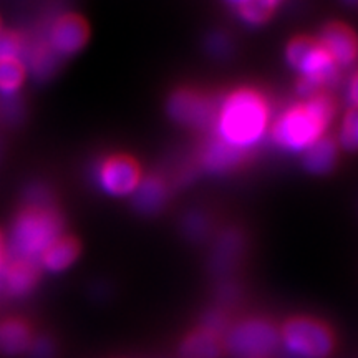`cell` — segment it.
I'll return each instance as SVG.
<instances>
[{"label": "cell", "instance_id": "6", "mask_svg": "<svg viewBox=\"0 0 358 358\" xmlns=\"http://www.w3.org/2000/svg\"><path fill=\"white\" fill-rule=\"evenodd\" d=\"M214 98L209 93L194 87L174 90L168 100V113L174 122L192 129H204L217 120Z\"/></svg>", "mask_w": 358, "mask_h": 358}, {"label": "cell", "instance_id": "9", "mask_svg": "<svg viewBox=\"0 0 358 358\" xmlns=\"http://www.w3.org/2000/svg\"><path fill=\"white\" fill-rule=\"evenodd\" d=\"M338 69L350 66L358 58V35L343 22H329L317 37Z\"/></svg>", "mask_w": 358, "mask_h": 358}, {"label": "cell", "instance_id": "20", "mask_svg": "<svg viewBox=\"0 0 358 358\" xmlns=\"http://www.w3.org/2000/svg\"><path fill=\"white\" fill-rule=\"evenodd\" d=\"M24 50V37L15 30L0 32V58H19Z\"/></svg>", "mask_w": 358, "mask_h": 358}, {"label": "cell", "instance_id": "15", "mask_svg": "<svg viewBox=\"0 0 358 358\" xmlns=\"http://www.w3.org/2000/svg\"><path fill=\"white\" fill-rule=\"evenodd\" d=\"M32 329L22 319L0 322V352L6 355H20L32 345Z\"/></svg>", "mask_w": 358, "mask_h": 358}, {"label": "cell", "instance_id": "23", "mask_svg": "<svg viewBox=\"0 0 358 358\" xmlns=\"http://www.w3.org/2000/svg\"><path fill=\"white\" fill-rule=\"evenodd\" d=\"M348 100L352 106H358V69L353 71L350 83H348Z\"/></svg>", "mask_w": 358, "mask_h": 358}, {"label": "cell", "instance_id": "8", "mask_svg": "<svg viewBox=\"0 0 358 358\" xmlns=\"http://www.w3.org/2000/svg\"><path fill=\"white\" fill-rule=\"evenodd\" d=\"M92 29L80 13H64L55 20L50 32V47L58 55H73L88 43Z\"/></svg>", "mask_w": 358, "mask_h": 358}, {"label": "cell", "instance_id": "13", "mask_svg": "<svg viewBox=\"0 0 358 358\" xmlns=\"http://www.w3.org/2000/svg\"><path fill=\"white\" fill-rule=\"evenodd\" d=\"M222 352V335L214 334L203 327L187 334L179 345V358H219Z\"/></svg>", "mask_w": 358, "mask_h": 358}, {"label": "cell", "instance_id": "22", "mask_svg": "<svg viewBox=\"0 0 358 358\" xmlns=\"http://www.w3.org/2000/svg\"><path fill=\"white\" fill-rule=\"evenodd\" d=\"M34 358H50L53 355V343L48 338L32 340V345L29 348Z\"/></svg>", "mask_w": 358, "mask_h": 358}, {"label": "cell", "instance_id": "4", "mask_svg": "<svg viewBox=\"0 0 358 358\" xmlns=\"http://www.w3.org/2000/svg\"><path fill=\"white\" fill-rule=\"evenodd\" d=\"M279 334L280 345L290 358H327L335 347L332 329L313 317H292Z\"/></svg>", "mask_w": 358, "mask_h": 358}, {"label": "cell", "instance_id": "12", "mask_svg": "<svg viewBox=\"0 0 358 358\" xmlns=\"http://www.w3.org/2000/svg\"><path fill=\"white\" fill-rule=\"evenodd\" d=\"M82 252V243L77 236L62 234L43 250L40 256V266L52 272H62L77 261Z\"/></svg>", "mask_w": 358, "mask_h": 358}, {"label": "cell", "instance_id": "3", "mask_svg": "<svg viewBox=\"0 0 358 358\" xmlns=\"http://www.w3.org/2000/svg\"><path fill=\"white\" fill-rule=\"evenodd\" d=\"M65 219L50 203H30L19 213L13 226V256L35 259L58 236L64 234Z\"/></svg>", "mask_w": 358, "mask_h": 358}, {"label": "cell", "instance_id": "18", "mask_svg": "<svg viewBox=\"0 0 358 358\" xmlns=\"http://www.w3.org/2000/svg\"><path fill=\"white\" fill-rule=\"evenodd\" d=\"M27 69L20 58H0V92L13 93L24 83Z\"/></svg>", "mask_w": 358, "mask_h": 358}, {"label": "cell", "instance_id": "26", "mask_svg": "<svg viewBox=\"0 0 358 358\" xmlns=\"http://www.w3.org/2000/svg\"><path fill=\"white\" fill-rule=\"evenodd\" d=\"M229 2H232V3H236V6H237V3H239V2H241V0H229Z\"/></svg>", "mask_w": 358, "mask_h": 358}, {"label": "cell", "instance_id": "24", "mask_svg": "<svg viewBox=\"0 0 358 358\" xmlns=\"http://www.w3.org/2000/svg\"><path fill=\"white\" fill-rule=\"evenodd\" d=\"M6 250H3V236L2 232H0V290H3L2 287V271H3V266H6Z\"/></svg>", "mask_w": 358, "mask_h": 358}, {"label": "cell", "instance_id": "14", "mask_svg": "<svg viewBox=\"0 0 358 358\" xmlns=\"http://www.w3.org/2000/svg\"><path fill=\"white\" fill-rule=\"evenodd\" d=\"M133 206L143 214H155L163 209L168 201V186L159 176L150 174L143 178L133 192Z\"/></svg>", "mask_w": 358, "mask_h": 358}, {"label": "cell", "instance_id": "10", "mask_svg": "<svg viewBox=\"0 0 358 358\" xmlns=\"http://www.w3.org/2000/svg\"><path fill=\"white\" fill-rule=\"evenodd\" d=\"M40 266L35 259L13 256L7 259L2 271V287L10 295L29 294L40 279Z\"/></svg>", "mask_w": 358, "mask_h": 358}, {"label": "cell", "instance_id": "2", "mask_svg": "<svg viewBox=\"0 0 358 358\" xmlns=\"http://www.w3.org/2000/svg\"><path fill=\"white\" fill-rule=\"evenodd\" d=\"M267 122L266 96L252 87H241L226 96L217 111L219 138L248 150L266 131Z\"/></svg>", "mask_w": 358, "mask_h": 358}, {"label": "cell", "instance_id": "19", "mask_svg": "<svg viewBox=\"0 0 358 358\" xmlns=\"http://www.w3.org/2000/svg\"><path fill=\"white\" fill-rule=\"evenodd\" d=\"M340 145L348 151H358V106H350L343 116Z\"/></svg>", "mask_w": 358, "mask_h": 358}, {"label": "cell", "instance_id": "27", "mask_svg": "<svg viewBox=\"0 0 358 358\" xmlns=\"http://www.w3.org/2000/svg\"><path fill=\"white\" fill-rule=\"evenodd\" d=\"M0 32H2V20H0Z\"/></svg>", "mask_w": 358, "mask_h": 358}, {"label": "cell", "instance_id": "21", "mask_svg": "<svg viewBox=\"0 0 358 358\" xmlns=\"http://www.w3.org/2000/svg\"><path fill=\"white\" fill-rule=\"evenodd\" d=\"M201 327H203V329L211 330V332L217 334V335H222L224 337V332H226V329H227V320H226V317H224L222 312L213 310L204 317Z\"/></svg>", "mask_w": 358, "mask_h": 358}, {"label": "cell", "instance_id": "25", "mask_svg": "<svg viewBox=\"0 0 358 358\" xmlns=\"http://www.w3.org/2000/svg\"><path fill=\"white\" fill-rule=\"evenodd\" d=\"M345 2H347V3H352V6H357L358 0H345Z\"/></svg>", "mask_w": 358, "mask_h": 358}, {"label": "cell", "instance_id": "1", "mask_svg": "<svg viewBox=\"0 0 358 358\" xmlns=\"http://www.w3.org/2000/svg\"><path fill=\"white\" fill-rule=\"evenodd\" d=\"M335 113L337 101L332 93H317L285 110L272 127V138L285 150L303 151L324 136Z\"/></svg>", "mask_w": 358, "mask_h": 358}, {"label": "cell", "instance_id": "5", "mask_svg": "<svg viewBox=\"0 0 358 358\" xmlns=\"http://www.w3.org/2000/svg\"><path fill=\"white\" fill-rule=\"evenodd\" d=\"M279 345V329L266 319H244L224 334V348L239 358H267Z\"/></svg>", "mask_w": 358, "mask_h": 358}, {"label": "cell", "instance_id": "7", "mask_svg": "<svg viewBox=\"0 0 358 358\" xmlns=\"http://www.w3.org/2000/svg\"><path fill=\"white\" fill-rule=\"evenodd\" d=\"M101 186L113 196H127L136 189L143 171L136 158L127 153H115L103 161L100 169Z\"/></svg>", "mask_w": 358, "mask_h": 358}, {"label": "cell", "instance_id": "16", "mask_svg": "<svg viewBox=\"0 0 358 358\" xmlns=\"http://www.w3.org/2000/svg\"><path fill=\"white\" fill-rule=\"evenodd\" d=\"M245 158L244 148L234 146L231 143L224 141L222 138H216L204 153V164L211 171L221 173L234 169L243 163Z\"/></svg>", "mask_w": 358, "mask_h": 358}, {"label": "cell", "instance_id": "11", "mask_svg": "<svg viewBox=\"0 0 358 358\" xmlns=\"http://www.w3.org/2000/svg\"><path fill=\"white\" fill-rule=\"evenodd\" d=\"M338 163V141L325 133L307 150H303V168L312 174L332 173Z\"/></svg>", "mask_w": 358, "mask_h": 358}, {"label": "cell", "instance_id": "17", "mask_svg": "<svg viewBox=\"0 0 358 358\" xmlns=\"http://www.w3.org/2000/svg\"><path fill=\"white\" fill-rule=\"evenodd\" d=\"M277 6V0H241L237 3V10L248 24L262 25L271 20Z\"/></svg>", "mask_w": 358, "mask_h": 358}]
</instances>
